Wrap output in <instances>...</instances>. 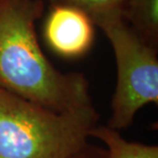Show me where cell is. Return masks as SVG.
<instances>
[{
  "mask_svg": "<svg viewBox=\"0 0 158 158\" xmlns=\"http://www.w3.org/2000/svg\"><path fill=\"white\" fill-rule=\"evenodd\" d=\"M43 0H0V88L59 113L94 107L86 77L63 73L44 55L35 25Z\"/></svg>",
  "mask_w": 158,
  "mask_h": 158,
  "instance_id": "obj_1",
  "label": "cell"
},
{
  "mask_svg": "<svg viewBox=\"0 0 158 158\" xmlns=\"http://www.w3.org/2000/svg\"><path fill=\"white\" fill-rule=\"evenodd\" d=\"M98 122L94 107L59 113L0 88V158H74Z\"/></svg>",
  "mask_w": 158,
  "mask_h": 158,
  "instance_id": "obj_2",
  "label": "cell"
},
{
  "mask_svg": "<svg viewBox=\"0 0 158 158\" xmlns=\"http://www.w3.org/2000/svg\"><path fill=\"white\" fill-rule=\"evenodd\" d=\"M108 38L117 66V83L108 126L116 131L131 125L135 114L148 104L158 103L157 48L144 41L120 14L94 20Z\"/></svg>",
  "mask_w": 158,
  "mask_h": 158,
  "instance_id": "obj_3",
  "label": "cell"
},
{
  "mask_svg": "<svg viewBox=\"0 0 158 158\" xmlns=\"http://www.w3.org/2000/svg\"><path fill=\"white\" fill-rule=\"evenodd\" d=\"M94 24L75 6L50 3L42 27L45 43L56 55L78 59L89 52L94 41Z\"/></svg>",
  "mask_w": 158,
  "mask_h": 158,
  "instance_id": "obj_4",
  "label": "cell"
},
{
  "mask_svg": "<svg viewBox=\"0 0 158 158\" xmlns=\"http://www.w3.org/2000/svg\"><path fill=\"white\" fill-rule=\"evenodd\" d=\"M121 17L142 39L158 48V0H124Z\"/></svg>",
  "mask_w": 158,
  "mask_h": 158,
  "instance_id": "obj_5",
  "label": "cell"
},
{
  "mask_svg": "<svg viewBox=\"0 0 158 158\" xmlns=\"http://www.w3.org/2000/svg\"><path fill=\"white\" fill-rule=\"evenodd\" d=\"M90 138L102 141L107 147V158H158L156 145H146L125 140L119 131L98 124Z\"/></svg>",
  "mask_w": 158,
  "mask_h": 158,
  "instance_id": "obj_6",
  "label": "cell"
},
{
  "mask_svg": "<svg viewBox=\"0 0 158 158\" xmlns=\"http://www.w3.org/2000/svg\"><path fill=\"white\" fill-rule=\"evenodd\" d=\"M49 2L75 6L86 12L94 22L96 19L108 15H121L124 0H49Z\"/></svg>",
  "mask_w": 158,
  "mask_h": 158,
  "instance_id": "obj_7",
  "label": "cell"
},
{
  "mask_svg": "<svg viewBox=\"0 0 158 158\" xmlns=\"http://www.w3.org/2000/svg\"><path fill=\"white\" fill-rule=\"evenodd\" d=\"M74 158H107V150L88 144L87 147Z\"/></svg>",
  "mask_w": 158,
  "mask_h": 158,
  "instance_id": "obj_8",
  "label": "cell"
}]
</instances>
